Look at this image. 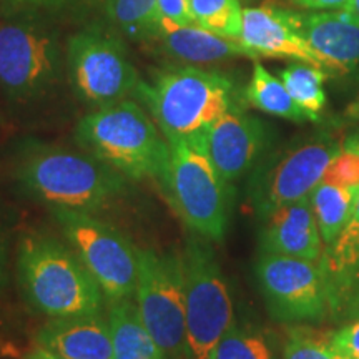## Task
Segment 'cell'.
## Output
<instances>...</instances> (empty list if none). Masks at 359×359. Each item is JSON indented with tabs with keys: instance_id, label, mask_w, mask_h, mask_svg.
<instances>
[{
	"instance_id": "obj_2",
	"label": "cell",
	"mask_w": 359,
	"mask_h": 359,
	"mask_svg": "<svg viewBox=\"0 0 359 359\" xmlns=\"http://www.w3.org/2000/svg\"><path fill=\"white\" fill-rule=\"evenodd\" d=\"M79 145L128 180H161L170 143L137 102L125 98L90 111L75 128Z\"/></svg>"
},
{
	"instance_id": "obj_29",
	"label": "cell",
	"mask_w": 359,
	"mask_h": 359,
	"mask_svg": "<svg viewBox=\"0 0 359 359\" xmlns=\"http://www.w3.org/2000/svg\"><path fill=\"white\" fill-rule=\"evenodd\" d=\"M330 341L346 359H359V318L330 333Z\"/></svg>"
},
{
	"instance_id": "obj_21",
	"label": "cell",
	"mask_w": 359,
	"mask_h": 359,
	"mask_svg": "<svg viewBox=\"0 0 359 359\" xmlns=\"http://www.w3.org/2000/svg\"><path fill=\"white\" fill-rule=\"evenodd\" d=\"M358 196V187H336L325 182H321L309 195V203L320 228L325 250H330L336 243L341 231L348 224L356 208Z\"/></svg>"
},
{
	"instance_id": "obj_14",
	"label": "cell",
	"mask_w": 359,
	"mask_h": 359,
	"mask_svg": "<svg viewBox=\"0 0 359 359\" xmlns=\"http://www.w3.org/2000/svg\"><path fill=\"white\" fill-rule=\"evenodd\" d=\"M240 42L259 57L294 58L326 70L318 53L299 32L298 12L280 7L243 8Z\"/></svg>"
},
{
	"instance_id": "obj_30",
	"label": "cell",
	"mask_w": 359,
	"mask_h": 359,
	"mask_svg": "<svg viewBox=\"0 0 359 359\" xmlns=\"http://www.w3.org/2000/svg\"><path fill=\"white\" fill-rule=\"evenodd\" d=\"M158 11L160 17L172 20L178 25L195 24L190 0H158Z\"/></svg>"
},
{
	"instance_id": "obj_4",
	"label": "cell",
	"mask_w": 359,
	"mask_h": 359,
	"mask_svg": "<svg viewBox=\"0 0 359 359\" xmlns=\"http://www.w3.org/2000/svg\"><path fill=\"white\" fill-rule=\"evenodd\" d=\"M135 93L168 143L201 135L235 105V87L226 75L190 65L156 72L151 82L140 80Z\"/></svg>"
},
{
	"instance_id": "obj_26",
	"label": "cell",
	"mask_w": 359,
	"mask_h": 359,
	"mask_svg": "<svg viewBox=\"0 0 359 359\" xmlns=\"http://www.w3.org/2000/svg\"><path fill=\"white\" fill-rule=\"evenodd\" d=\"M213 359H273V356L262 334L231 325L219 339Z\"/></svg>"
},
{
	"instance_id": "obj_20",
	"label": "cell",
	"mask_w": 359,
	"mask_h": 359,
	"mask_svg": "<svg viewBox=\"0 0 359 359\" xmlns=\"http://www.w3.org/2000/svg\"><path fill=\"white\" fill-rule=\"evenodd\" d=\"M115 359H167L147 330L137 303L130 298L110 302L109 316Z\"/></svg>"
},
{
	"instance_id": "obj_31",
	"label": "cell",
	"mask_w": 359,
	"mask_h": 359,
	"mask_svg": "<svg viewBox=\"0 0 359 359\" xmlns=\"http://www.w3.org/2000/svg\"><path fill=\"white\" fill-rule=\"evenodd\" d=\"M20 2L45 8V11H79V8L107 6L109 0H20Z\"/></svg>"
},
{
	"instance_id": "obj_25",
	"label": "cell",
	"mask_w": 359,
	"mask_h": 359,
	"mask_svg": "<svg viewBox=\"0 0 359 359\" xmlns=\"http://www.w3.org/2000/svg\"><path fill=\"white\" fill-rule=\"evenodd\" d=\"M195 24L219 37L240 40L243 8L240 0H190Z\"/></svg>"
},
{
	"instance_id": "obj_22",
	"label": "cell",
	"mask_w": 359,
	"mask_h": 359,
	"mask_svg": "<svg viewBox=\"0 0 359 359\" xmlns=\"http://www.w3.org/2000/svg\"><path fill=\"white\" fill-rule=\"evenodd\" d=\"M245 98L251 107L264 111V114L281 116V118L293 120V122L311 120V116L291 98L281 79L269 74L259 62H255L251 80L245 90Z\"/></svg>"
},
{
	"instance_id": "obj_28",
	"label": "cell",
	"mask_w": 359,
	"mask_h": 359,
	"mask_svg": "<svg viewBox=\"0 0 359 359\" xmlns=\"http://www.w3.org/2000/svg\"><path fill=\"white\" fill-rule=\"evenodd\" d=\"M323 182L336 187L359 188V151L354 148L341 147L339 154L327 165Z\"/></svg>"
},
{
	"instance_id": "obj_6",
	"label": "cell",
	"mask_w": 359,
	"mask_h": 359,
	"mask_svg": "<svg viewBox=\"0 0 359 359\" xmlns=\"http://www.w3.org/2000/svg\"><path fill=\"white\" fill-rule=\"evenodd\" d=\"M182 264L185 276V356L213 359L219 339L233 325L230 291L206 238H188Z\"/></svg>"
},
{
	"instance_id": "obj_24",
	"label": "cell",
	"mask_w": 359,
	"mask_h": 359,
	"mask_svg": "<svg viewBox=\"0 0 359 359\" xmlns=\"http://www.w3.org/2000/svg\"><path fill=\"white\" fill-rule=\"evenodd\" d=\"M280 79L291 98L311 116L313 122H316L326 105V93L323 88L327 79L326 70L299 62L286 67Z\"/></svg>"
},
{
	"instance_id": "obj_15",
	"label": "cell",
	"mask_w": 359,
	"mask_h": 359,
	"mask_svg": "<svg viewBox=\"0 0 359 359\" xmlns=\"http://www.w3.org/2000/svg\"><path fill=\"white\" fill-rule=\"evenodd\" d=\"M298 27L327 72H349L359 65V17L349 6L298 12Z\"/></svg>"
},
{
	"instance_id": "obj_27",
	"label": "cell",
	"mask_w": 359,
	"mask_h": 359,
	"mask_svg": "<svg viewBox=\"0 0 359 359\" xmlns=\"http://www.w3.org/2000/svg\"><path fill=\"white\" fill-rule=\"evenodd\" d=\"M283 359H346L330 341V334L320 336L303 326L288 330Z\"/></svg>"
},
{
	"instance_id": "obj_3",
	"label": "cell",
	"mask_w": 359,
	"mask_h": 359,
	"mask_svg": "<svg viewBox=\"0 0 359 359\" xmlns=\"http://www.w3.org/2000/svg\"><path fill=\"white\" fill-rule=\"evenodd\" d=\"M22 290L37 311L50 318H72L102 311L103 296L72 246L53 236L32 235L20 245Z\"/></svg>"
},
{
	"instance_id": "obj_12",
	"label": "cell",
	"mask_w": 359,
	"mask_h": 359,
	"mask_svg": "<svg viewBox=\"0 0 359 359\" xmlns=\"http://www.w3.org/2000/svg\"><path fill=\"white\" fill-rule=\"evenodd\" d=\"M339 150L333 140H313L259 161L248 183L255 213L263 218L283 205L308 198Z\"/></svg>"
},
{
	"instance_id": "obj_35",
	"label": "cell",
	"mask_w": 359,
	"mask_h": 359,
	"mask_svg": "<svg viewBox=\"0 0 359 359\" xmlns=\"http://www.w3.org/2000/svg\"><path fill=\"white\" fill-rule=\"evenodd\" d=\"M349 7L353 8L354 12H356V15L359 17V0H349V4H348Z\"/></svg>"
},
{
	"instance_id": "obj_13",
	"label": "cell",
	"mask_w": 359,
	"mask_h": 359,
	"mask_svg": "<svg viewBox=\"0 0 359 359\" xmlns=\"http://www.w3.org/2000/svg\"><path fill=\"white\" fill-rule=\"evenodd\" d=\"M206 154L228 183L243 178L258 163L266 128L257 116L233 105L205 130Z\"/></svg>"
},
{
	"instance_id": "obj_7",
	"label": "cell",
	"mask_w": 359,
	"mask_h": 359,
	"mask_svg": "<svg viewBox=\"0 0 359 359\" xmlns=\"http://www.w3.org/2000/svg\"><path fill=\"white\" fill-rule=\"evenodd\" d=\"M62 75L58 34L47 22L20 17L0 24V90L12 102L47 95Z\"/></svg>"
},
{
	"instance_id": "obj_1",
	"label": "cell",
	"mask_w": 359,
	"mask_h": 359,
	"mask_svg": "<svg viewBox=\"0 0 359 359\" xmlns=\"http://www.w3.org/2000/svg\"><path fill=\"white\" fill-rule=\"evenodd\" d=\"M22 190L53 208L93 212L123 195L128 178L85 151L29 143L17 160Z\"/></svg>"
},
{
	"instance_id": "obj_19",
	"label": "cell",
	"mask_w": 359,
	"mask_h": 359,
	"mask_svg": "<svg viewBox=\"0 0 359 359\" xmlns=\"http://www.w3.org/2000/svg\"><path fill=\"white\" fill-rule=\"evenodd\" d=\"M156 40L167 55L188 64H215L236 57L258 58L240 40L219 37L196 24L178 25L163 17H160Z\"/></svg>"
},
{
	"instance_id": "obj_33",
	"label": "cell",
	"mask_w": 359,
	"mask_h": 359,
	"mask_svg": "<svg viewBox=\"0 0 359 359\" xmlns=\"http://www.w3.org/2000/svg\"><path fill=\"white\" fill-rule=\"evenodd\" d=\"M7 259H8V240L6 231L0 228V286L7 281Z\"/></svg>"
},
{
	"instance_id": "obj_8",
	"label": "cell",
	"mask_w": 359,
	"mask_h": 359,
	"mask_svg": "<svg viewBox=\"0 0 359 359\" xmlns=\"http://www.w3.org/2000/svg\"><path fill=\"white\" fill-rule=\"evenodd\" d=\"M67 72L75 95L97 109L125 100L140 83L125 43L103 25H88L70 35Z\"/></svg>"
},
{
	"instance_id": "obj_32",
	"label": "cell",
	"mask_w": 359,
	"mask_h": 359,
	"mask_svg": "<svg viewBox=\"0 0 359 359\" xmlns=\"http://www.w3.org/2000/svg\"><path fill=\"white\" fill-rule=\"evenodd\" d=\"M293 2L309 11H334V8L346 7L349 0H293Z\"/></svg>"
},
{
	"instance_id": "obj_18",
	"label": "cell",
	"mask_w": 359,
	"mask_h": 359,
	"mask_svg": "<svg viewBox=\"0 0 359 359\" xmlns=\"http://www.w3.org/2000/svg\"><path fill=\"white\" fill-rule=\"evenodd\" d=\"M37 343L62 359H115L109 320L100 313L53 318L37 333Z\"/></svg>"
},
{
	"instance_id": "obj_11",
	"label": "cell",
	"mask_w": 359,
	"mask_h": 359,
	"mask_svg": "<svg viewBox=\"0 0 359 359\" xmlns=\"http://www.w3.org/2000/svg\"><path fill=\"white\" fill-rule=\"evenodd\" d=\"M258 286L271 318L286 325L321 321L330 314V296L321 262L259 253Z\"/></svg>"
},
{
	"instance_id": "obj_17",
	"label": "cell",
	"mask_w": 359,
	"mask_h": 359,
	"mask_svg": "<svg viewBox=\"0 0 359 359\" xmlns=\"http://www.w3.org/2000/svg\"><path fill=\"white\" fill-rule=\"evenodd\" d=\"M330 314L339 320L359 318V196L356 208L336 243L321 258Z\"/></svg>"
},
{
	"instance_id": "obj_16",
	"label": "cell",
	"mask_w": 359,
	"mask_h": 359,
	"mask_svg": "<svg viewBox=\"0 0 359 359\" xmlns=\"http://www.w3.org/2000/svg\"><path fill=\"white\" fill-rule=\"evenodd\" d=\"M262 253L321 262L325 245L309 203V196L273 210L262 218Z\"/></svg>"
},
{
	"instance_id": "obj_34",
	"label": "cell",
	"mask_w": 359,
	"mask_h": 359,
	"mask_svg": "<svg viewBox=\"0 0 359 359\" xmlns=\"http://www.w3.org/2000/svg\"><path fill=\"white\" fill-rule=\"evenodd\" d=\"M25 359H62V358H58L57 354H53L50 351H47V349H45V348H40L39 346L37 349H35V351L30 353Z\"/></svg>"
},
{
	"instance_id": "obj_10",
	"label": "cell",
	"mask_w": 359,
	"mask_h": 359,
	"mask_svg": "<svg viewBox=\"0 0 359 359\" xmlns=\"http://www.w3.org/2000/svg\"><path fill=\"white\" fill-rule=\"evenodd\" d=\"M133 298L142 321L165 356L180 358L185 354V276L182 255L138 250Z\"/></svg>"
},
{
	"instance_id": "obj_9",
	"label": "cell",
	"mask_w": 359,
	"mask_h": 359,
	"mask_svg": "<svg viewBox=\"0 0 359 359\" xmlns=\"http://www.w3.org/2000/svg\"><path fill=\"white\" fill-rule=\"evenodd\" d=\"M53 217L107 302L132 298L138 276V248L128 238L83 210L53 208Z\"/></svg>"
},
{
	"instance_id": "obj_5",
	"label": "cell",
	"mask_w": 359,
	"mask_h": 359,
	"mask_svg": "<svg viewBox=\"0 0 359 359\" xmlns=\"http://www.w3.org/2000/svg\"><path fill=\"white\" fill-rule=\"evenodd\" d=\"M203 133L170 143V160L160 185L195 235L222 241L230 224L233 188L206 154Z\"/></svg>"
},
{
	"instance_id": "obj_23",
	"label": "cell",
	"mask_w": 359,
	"mask_h": 359,
	"mask_svg": "<svg viewBox=\"0 0 359 359\" xmlns=\"http://www.w3.org/2000/svg\"><path fill=\"white\" fill-rule=\"evenodd\" d=\"M107 15L125 37L156 40L160 27L158 0H109Z\"/></svg>"
}]
</instances>
